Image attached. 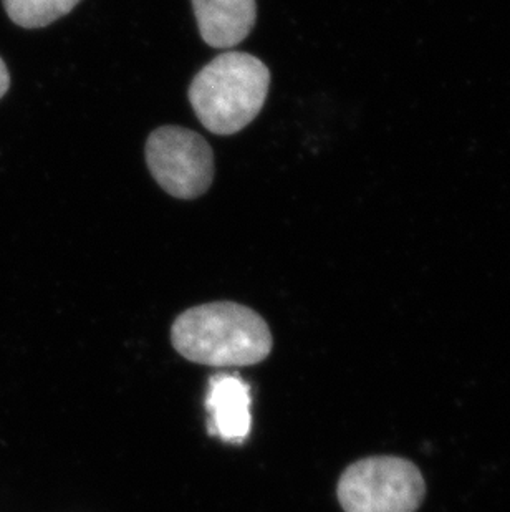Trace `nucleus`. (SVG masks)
Wrapping results in <instances>:
<instances>
[{"label": "nucleus", "mask_w": 510, "mask_h": 512, "mask_svg": "<svg viewBox=\"0 0 510 512\" xmlns=\"http://www.w3.org/2000/svg\"><path fill=\"white\" fill-rule=\"evenodd\" d=\"M199 32L214 49L241 44L254 29L255 0H193Z\"/></svg>", "instance_id": "423d86ee"}, {"label": "nucleus", "mask_w": 510, "mask_h": 512, "mask_svg": "<svg viewBox=\"0 0 510 512\" xmlns=\"http://www.w3.org/2000/svg\"><path fill=\"white\" fill-rule=\"evenodd\" d=\"M171 340L184 358L209 367H249L272 352L269 325L254 310L234 302L186 310L174 322Z\"/></svg>", "instance_id": "f257e3e1"}, {"label": "nucleus", "mask_w": 510, "mask_h": 512, "mask_svg": "<svg viewBox=\"0 0 510 512\" xmlns=\"http://www.w3.org/2000/svg\"><path fill=\"white\" fill-rule=\"evenodd\" d=\"M10 75L9 70L5 67L4 60L0 58V98L5 97V93L9 92Z\"/></svg>", "instance_id": "6e6552de"}, {"label": "nucleus", "mask_w": 510, "mask_h": 512, "mask_svg": "<svg viewBox=\"0 0 510 512\" xmlns=\"http://www.w3.org/2000/svg\"><path fill=\"white\" fill-rule=\"evenodd\" d=\"M251 387L236 375L219 373L209 378L206 410L209 435L242 445L251 435Z\"/></svg>", "instance_id": "39448f33"}, {"label": "nucleus", "mask_w": 510, "mask_h": 512, "mask_svg": "<svg viewBox=\"0 0 510 512\" xmlns=\"http://www.w3.org/2000/svg\"><path fill=\"white\" fill-rule=\"evenodd\" d=\"M146 163L159 186L174 198H198L214 178L211 146L183 126L154 130L146 143Z\"/></svg>", "instance_id": "20e7f679"}, {"label": "nucleus", "mask_w": 510, "mask_h": 512, "mask_svg": "<svg viewBox=\"0 0 510 512\" xmlns=\"http://www.w3.org/2000/svg\"><path fill=\"white\" fill-rule=\"evenodd\" d=\"M82 0H2L5 12L22 29H42L72 12Z\"/></svg>", "instance_id": "0eeeda50"}, {"label": "nucleus", "mask_w": 510, "mask_h": 512, "mask_svg": "<svg viewBox=\"0 0 510 512\" xmlns=\"http://www.w3.org/2000/svg\"><path fill=\"white\" fill-rule=\"evenodd\" d=\"M426 493L416 464L396 456H371L345 469L337 496L345 512H416Z\"/></svg>", "instance_id": "7ed1b4c3"}, {"label": "nucleus", "mask_w": 510, "mask_h": 512, "mask_svg": "<svg viewBox=\"0 0 510 512\" xmlns=\"http://www.w3.org/2000/svg\"><path fill=\"white\" fill-rule=\"evenodd\" d=\"M269 85V68L262 60L244 52H226L194 77L189 102L206 130L234 135L259 115Z\"/></svg>", "instance_id": "f03ea898"}]
</instances>
